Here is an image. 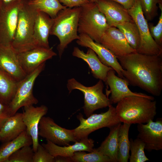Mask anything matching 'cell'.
I'll return each mask as SVG.
<instances>
[{
	"label": "cell",
	"mask_w": 162,
	"mask_h": 162,
	"mask_svg": "<svg viewBox=\"0 0 162 162\" xmlns=\"http://www.w3.org/2000/svg\"><path fill=\"white\" fill-rule=\"evenodd\" d=\"M162 55H148L136 52L117 58L123 69L124 78L156 96L162 90Z\"/></svg>",
	"instance_id": "6da1fadb"
},
{
	"label": "cell",
	"mask_w": 162,
	"mask_h": 162,
	"mask_svg": "<svg viewBox=\"0 0 162 162\" xmlns=\"http://www.w3.org/2000/svg\"><path fill=\"white\" fill-rule=\"evenodd\" d=\"M116 114L121 122L131 124L153 120L157 114L156 101L142 97L130 96L117 103Z\"/></svg>",
	"instance_id": "7a4b0ae2"
},
{
	"label": "cell",
	"mask_w": 162,
	"mask_h": 162,
	"mask_svg": "<svg viewBox=\"0 0 162 162\" xmlns=\"http://www.w3.org/2000/svg\"><path fill=\"white\" fill-rule=\"evenodd\" d=\"M80 9V7L66 8L60 10L54 18L50 35L56 36L59 40L57 49L60 58L68 45L79 38L78 28Z\"/></svg>",
	"instance_id": "3957f363"
},
{
	"label": "cell",
	"mask_w": 162,
	"mask_h": 162,
	"mask_svg": "<svg viewBox=\"0 0 162 162\" xmlns=\"http://www.w3.org/2000/svg\"><path fill=\"white\" fill-rule=\"evenodd\" d=\"M38 11L24 1L19 12L12 46L17 53L37 47L34 38V26Z\"/></svg>",
	"instance_id": "277c9868"
},
{
	"label": "cell",
	"mask_w": 162,
	"mask_h": 162,
	"mask_svg": "<svg viewBox=\"0 0 162 162\" xmlns=\"http://www.w3.org/2000/svg\"><path fill=\"white\" fill-rule=\"evenodd\" d=\"M104 15L95 2H89L80 7L78 32L88 35L100 43L103 34L109 27Z\"/></svg>",
	"instance_id": "5b68a950"
},
{
	"label": "cell",
	"mask_w": 162,
	"mask_h": 162,
	"mask_svg": "<svg viewBox=\"0 0 162 162\" xmlns=\"http://www.w3.org/2000/svg\"><path fill=\"white\" fill-rule=\"evenodd\" d=\"M67 87L70 94L73 90H78L84 95V105L82 107L86 116L88 117L97 110L109 107L112 104L107 96L103 93V81L99 80L95 85L88 87L74 78L67 81Z\"/></svg>",
	"instance_id": "8992f818"
},
{
	"label": "cell",
	"mask_w": 162,
	"mask_h": 162,
	"mask_svg": "<svg viewBox=\"0 0 162 162\" xmlns=\"http://www.w3.org/2000/svg\"><path fill=\"white\" fill-rule=\"evenodd\" d=\"M108 110L100 114H92L86 119L80 113L76 118L80 124L74 129L77 141L88 137L92 132L103 128H109L121 123L116 114L115 108L112 105Z\"/></svg>",
	"instance_id": "52a82bcc"
},
{
	"label": "cell",
	"mask_w": 162,
	"mask_h": 162,
	"mask_svg": "<svg viewBox=\"0 0 162 162\" xmlns=\"http://www.w3.org/2000/svg\"><path fill=\"white\" fill-rule=\"evenodd\" d=\"M128 11L140 33V44L136 52L148 55H162V46L156 42L150 34L148 21L144 15L139 0H136L134 5Z\"/></svg>",
	"instance_id": "ba28073f"
},
{
	"label": "cell",
	"mask_w": 162,
	"mask_h": 162,
	"mask_svg": "<svg viewBox=\"0 0 162 162\" xmlns=\"http://www.w3.org/2000/svg\"><path fill=\"white\" fill-rule=\"evenodd\" d=\"M45 62L18 82L15 94L8 105L11 116L15 115L21 108L37 104L38 100L34 96L33 89L37 78L44 69Z\"/></svg>",
	"instance_id": "9c48e42d"
},
{
	"label": "cell",
	"mask_w": 162,
	"mask_h": 162,
	"mask_svg": "<svg viewBox=\"0 0 162 162\" xmlns=\"http://www.w3.org/2000/svg\"><path fill=\"white\" fill-rule=\"evenodd\" d=\"M24 1H2L0 5V45L11 46L19 12Z\"/></svg>",
	"instance_id": "30bf717a"
},
{
	"label": "cell",
	"mask_w": 162,
	"mask_h": 162,
	"mask_svg": "<svg viewBox=\"0 0 162 162\" xmlns=\"http://www.w3.org/2000/svg\"><path fill=\"white\" fill-rule=\"evenodd\" d=\"M38 135L60 146H68L71 142L77 141L74 129L60 126L48 116H44L41 119L38 126Z\"/></svg>",
	"instance_id": "8fae6325"
},
{
	"label": "cell",
	"mask_w": 162,
	"mask_h": 162,
	"mask_svg": "<svg viewBox=\"0 0 162 162\" xmlns=\"http://www.w3.org/2000/svg\"><path fill=\"white\" fill-rule=\"evenodd\" d=\"M137 129V137L145 144V149L148 152L162 149V118L155 122L150 120L145 124H138Z\"/></svg>",
	"instance_id": "7c38bea8"
},
{
	"label": "cell",
	"mask_w": 162,
	"mask_h": 162,
	"mask_svg": "<svg viewBox=\"0 0 162 162\" xmlns=\"http://www.w3.org/2000/svg\"><path fill=\"white\" fill-rule=\"evenodd\" d=\"M79 35V38L76 41L78 45L92 49L104 64L111 67L117 73L118 76L124 78L122 74L123 69L117 57L111 51L100 44L94 41L87 34L81 33Z\"/></svg>",
	"instance_id": "4fadbf2b"
},
{
	"label": "cell",
	"mask_w": 162,
	"mask_h": 162,
	"mask_svg": "<svg viewBox=\"0 0 162 162\" xmlns=\"http://www.w3.org/2000/svg\"><path fill=\"white\" fill-rule=\"evenodd\" d=\"M56 55L52 47L39 46L17 53L21 67L27 75L32 72L46 60Z\"/></svg>",
	"instance_id": "5bb4252c"
},
{
	"label": "cell",
	"mask_w": 162,
	"mask_h": 162,
	"mask_svg": "<svg viewBox=\"0 0 162 162\" xmlns=\"http://www.w3.org/2000/svg\"><path fill=\"white\" fill-rule=\"evenodd\" d=\"M100 43L111 51L117 58L136 52L130 45L122 32L114 26H110L107 28Z\"/></svg>",
	"instance_id": "9a60e30c"
},
{
	"label": "cell",
	"mask_w": 162,
	"mask_h": 162,
	"mask_svg": "<svg viewBox=\"0 0 162 162\" xmlns=\"http://www.w3.org/2000/svg\"><path fill=\"white\" fill-rule=\"evenodd\" d=\"M0 71L17 82L27 75L20 65L17 53L11 46L0 45Z\"/></svg>",
	"instance_id": "2e32d148"
},
{
	"label": "cell",
	"mask_w": 162,
	"mask_h": 162,
	"mask_svg": "<svg viewBox=\"0 0 162 162\" xmlns=\"http://www.w3.org/2000/svg\"><path fill=\"white\" fill-rule=\"evenodd\" d=\"M47 107L44 105L34 107L33 105L24 107L22 113L23 121L26 125V130L31 137L32 148L34 152L37 150L39 144L38 126L41 118L47 113Z\"/></svg>",
	"instance_id": "e0dca14e"
},
{
	"label": "cell",
	"mask_w": 162,
	"mask_h": 162,
	"mask_svg": "<svg viewBox=\"0 0 162 162\" xmlns=\"http://www.w3.org/2000/svg\"><path fill=\"white\" fill-rule=\"evenodd\" d=\"M113 69L108 73L106 78V83L109 86L111 93L109 98L112 104H117L124 98L130 96H137L154 100V98L141 93L133 92L129 88L128 82L124 78L116 76Z\"/></svg>",
	"instance_id": "ac0fdd59"
},
{
	"label": "cell",
	"mask_w": 162,
	"mask_h": 162,
	"mask_svg": "<svg viewBox=\"0 0 162 162\" xmlns=\"http://www.w3.org/2000/svg\"><path fill=\"white\" fill-rule=\"evenodd\" d=\"M104 15L109 26L133 20L128 10L120 4L109 0H98L95 2Z\"/></svg>",
	"instance_id": "d6986e66"
},
{
	"label": "cell",
	"mask_w": 162,
	"mask_h": 162,
	"mask_svg": "<svg viewBox=\"0 0 162 162\" xmlns=\"http://www.w3.org/2000/svg\"><path fill=\"white\" fill-rule=\"evenodd\" d=\"M41 145L53 157L60 156L70 157L76 152L81 151L91 152L94 149V141L88 137L76 142L72 145L61 146L46 140Z\"/></svg>",
	"instance_id": "ffe728a7"
},
{
	"label": "cell",
	"mask_w": 162,
	"mask_h": 162,
	"mask_svg": "<svg viewBox=\"0 0 162 162\" xmlns=\"http://www.w3.org/2000/svg\"><path fill=\"white\" fill-rule=\"evenodd\" d=\"M72 55L86 62L91 69L93 76L95 78L101 80L106 83L108 72L113 69L104 64L93 50L88 48L87 52L85 53L78 47H74Z\"/></svg>",
	"instance_id": "44dd1931"
},
{
	"label": "cell",
	"mask_w": 162,
	"mask_h": 162,
	"mask_svg": "<svg viewBox=\"0 0 162 162\" xmlns=\"http://www.w3.org/2000/svg\"><path fill=\"white\" fill-rule=\"evenodd\" d=\"M54 19L43 12L38 11L35 20L34 38L37 46L50 47L48 38Z\"/></svg>",
	"instance_id": "7402d4cb"
},
{
	"label": "cell",
	"mask_w": 162,
	"mask_h": 162,
	"mask_svg": "<svg viewBox=\"0 0 162 162\" xmlns=\"http://www.w3.org/2000/svg\"><path fill=\"white\" fill-rule=\"evenodd\" d=\"M22 113L16 112L4 122L0 129L1 141L4 142L12 140L26 130Z\"/></svg>",
	"instance_id": "603a6c76"
},
{
	"label": "cell",
	"mask_w": 162,
	"mask_h": 162,
	"mask_svg": "<svg viewBox=\"0 0 162 162\" xmlns=\"http://www.w3.org/2000/svg\"><path fill=\"white\" fill-rule=\"evenodd\" d=\"M32 143V139L26 130L15 139L4 142L0 147V162H5L15 152L23 146H30Z\"/></svg>",
	"instance_id": "cb8c5ba5"
},
{
	"label": "cell",
	"mask_w": 162,
	"mask_h": 162,
	"mask_svg": "<svg viewBox=\"0 0 162 162\" xmlns=\"http://www.w3.org/2000/svg\"><path fill=\"white\" fill-rule=\"evenodd\" d=\"M119 123L110 128L109 134L100 146L96 149L104 155L108 157L111 162H118V136Z\"/></svg>",
	"instance_id": "d4e9b609"
},
{
	"label": "cell",
	"mask_w": 162,
	"mask_h": 162,
	"mask_svg": "<svg viewBox=\"0 0 162 162\" xmlns=\"http://www.w3.org/2000/svg\"><path fill=\"white\" fill-rule=\"evenodd\" d=\"M131 124H121L118 136V162H128L130 157V140L128 134Z\"/></svg>",
	"instance_id": "484cf974"
},
{
	"label": "cell",
	"mask_w": 162,
	"mask_h": 162,
	"mask_svg": "<svg viewBox=\"0 0 162 162\" xmlns=\"http://www.w3.org/2000/svg\"><path fill=\"white\" fill-rule=\"evenodd\" d=\"M27 2L38 11L45 13L53 19L60 10L67 8L62 5L58 0H27Z\"/></svg>",
	"instance_id": "4316f807"
},
{
	"label": "cell",
	"mask_w": 162,
	"mask_h": 162,
	"mask_svg": "<svg viewBox=\"0 0 162 162\" xmlns=\"http://www.w3.org/2000/svg\"><path fill=\"white\" fill-rule=\"evenodd\" d=\"M18 83L0 71V103L10 104L15 94Z\"/></svg>",
	"instance_id": "83f0119b"
},
{
	"label": "cell",
	"mask_w": 162,
	"mask_h": 162,
	"mask_svg": "<svg viewBox=\"0 0 162 162\" xmlns=\"http://www.w3.org/2000/svg\"><path fill=\"white\" fill-rule=\"evenodd\" d=\"M123 33L130 45L135 51L140 44V36L137 27L133 20L115 25Z\"/></svg>",
	"instance_id": "f1b7e54d"
},
{
	"label": "cell",
	"mask_w": 162,
	"mask_h": 162,
	"mask_svg": "<svg viewBox=\"0 0 162 162\" xmlns=\"http://www.w3.org/2000/svg\"><path fill=\"white\" fill-rule=\"evenodd\" d=\"M70 158L71 162H111L108 157L94 148L88 153L84 151L76 152Z\"/></svg>",
	"instance_id": "f546056e"
},
{
	"label": "cell",
	"mask_w": 162,
	"mask_h": 162,
	"mask_svg": "<svg viewBox=\"0 0 162 162\" xmlns=\"http://www.w3.org/2000/svg\"><path fill=\"white\" fill-rule=\"evenodd\" d=\"M130 150L131 154L129 158L130 162H145L149 159L145 155V144L139 138L130 139Z\"/></svg>",
	"instance_id": "4dcf8cb0"
},
{
	"label": "cell",
	"mask_w": 162,
	"mask_h": 162,
	"mask_svg": "<svg viewBox=\"0 0 162 162\" xmlns=\"http://www.w3.org/2000/svg\"><path fill=\"white\" fill-rule=\"evenodd\" d=\"M144 15L147 21H152L158 15V8H162V0H139Z\"/></svg>",
	"instance_id": "1f68e13d"
},
{
	"label": "cell",
	"mask_w": 162,
	"mask_h": 162,
	"mask_svg": "<svg viewBox=\"0 0 162 162\" xmlns=\"http://www.w3.org/2000/svg\"><path fill=\"white\" fill-rule=\"evenodd\" d=\"M34 152L30 146H25L12 154L5 162H33Z\"/></svg>",
	"instance_id": "d6a6232c"
},
{
	"label": "cell",
	"mask_w": 162,
	"mask_h": 162,
	"mask_svg": "<svg viewBox=\"0 0 162 162\" xmlns=\"http://www.w3.org/2000/svg\"><path fill=\"white\" fill-rule=\"evenodd\" d=\"M157 24L155 26L151 24H148L150 34L156 42L162 46V9Z\"/></svg>",
	"instance_id": "836d02e7"
},
{
	"label": "cell",
	"mask_w": 162,
	"mask_h": 162,
	"mask_svg": "<svg viewBox=\"0 0 162 162\" xmlns=\"http://www.w3.org/2000/svg\"><path fill=\"white\" fill-rule=\"evenodd\" d=\"M33 162H54V157L39 144L37 150L34 152Z\"/></svg>",
	"instance_id": "e575fe53"
},
{
	"label": "cell",
	"mask_w": 162,
	"mask_h": 162,
	"mask_svg": "<svg viewBox=\"0 0 162 162\" xmlns=\"http://www.w3.org/2000/svg\"><path fill=\"white\" fill-rule=\"evenodd\" d=\"M59 2L67 8L80 7L89 2L88 0H58Z\"/></svg>",
	"instance_id": "d590c367"
},
{
	"label": "cell",
	"mask_w": 162,
	"mask_h": 162,
	"mask_svg": "<svg viewBox=\"0 0 162 162\" xmlns=\"http://www.w3.org/2000/svg\"><path fill=\"white\" fill-rule=\"evenodd\" d=\"M10 116L8 105L0 103V129L4 122Z\"/></svg>",
	"instance_id": "8d00e7d4"
},
{
	"label": "cell",
	"mask_w": 162,
	"mask_h": 162,
	"mask_svg": "<svg viewBox=\"0 0 162 162\" xmlns=\"http://www.w3.org/2000/svg\"><path fill=\"white\" fill-rule=\"evenodd\" d=\"M115 2L122 5L125 9L128 10L134 4L136 0H109Z\"/></svg>",
	"instance_id": "74e56055"
},
{
	"label": "cell",
	"mask_w": 162,
	"mask_h": 162,
	"mask_svg": "<svg viewBox=\"0 0 162 162\" xmlns=\"http://www.w3.org/2000/svg\"><path fill=\"white\" fill-rule=\"evenodd\" d=\"M54 162H71L70 158L60 156L54 157Z\"/></svg>",
	"instance_id": "f35d334b"
},
{
	"label": "cell",
	"mask_w": 162,
	"mask_h": 162,
	"mask_svg": "<svg viewBox=\"0 0 162 162\" xmlns=\"http://www.w3.org/2000/svg\"><path fill=\"white\" fill-rule=\"evenodd\" d=\"M4 2H8L14 1H24L26 0H2Z\"/></svg>",
	"instance_id": "ab89813d"
},
{
	"label": "cell",
	"mask_w": 162,
	"mask_h": 162,
	"mask_svg": "<svg viewBox=\"0 0 162 162\" xmlns=\"http://www.w3.org/2000/svg\"><path fill=\"white\" fill-rule=\"evenodd\" d=\"M90 2H95L98 0H88Z\"/></svg>",
	"instance_id": "60d3db41"
},
{
	"label": "cell",
	"mask_w": 162,
	"mask_h": 162,
	"mask_svg": "<svg viewBox=\"0 0 162 162\" xmlns=\"http://www.w3.org/2000/svg\"><path fill=\"white\" fill-rule=\"evenodd\" d=\"M2 1H0V5H1V3H2Z\"/></svg>",
	"instance_id": "b9f144b4"
},
{
	"label": "cell",
	"mask_w": 162,
	"mask_h": 162,
	"mask_svg": "<svg viewBox=\"0 0 162 162\" xmlns=\"http://www.w3.org/2000/svg\"><path fill=\"white\" fill-rule=\"evenodd\" d=\"M1 142V139H0V142Z\"/></svg>",
	"instance_id": "7bdbcfd3"
},
{
	"label": "cell",
	"mask_w": 162,
	"mask_h": 162,
	"mask_svg": "<svg viewBox=\"0 0 162 162\" xmlns=\"http://www.w3.org/2000/svg\"></svg>",
	"instance_id": "ee69618b"
}]
</instances>
